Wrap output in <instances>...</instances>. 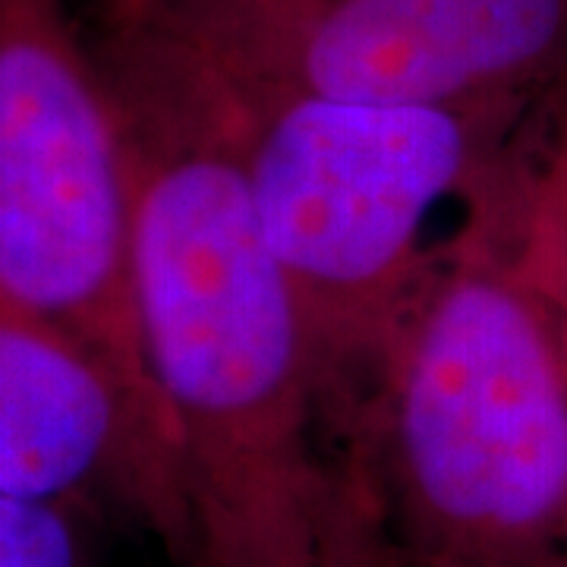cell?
I'll use <instances>...</instances> for the list:
<instances>
[{"instance_id":"10","label":"cell","mask_w":567,"mask_h":567,"mask_svg":"<svg viewBox=\"0 0 567 567\" xmlns=\"http://www.w3.org/2000/svg\"><path fill=\"white\" fill-rule=\"evenodd\" d=\"M539 171L567 205V99L555 104L548 117L546 136L539 145Z\"/></svg>"},{"instance_id":"2","label":"cell","mask_w":567,"mask_h":567,"mask_svg":"<svg viewBox=\"0 0 567 567\" xmlns=\"http://www.w3.org/2000/svg\"><path fill=\"white\" fill-rule=\"evenodd\" d=\"M322 429L331 486L385 567L565 561V365L495 196L466 208Z\"/></svg>"},{"instance_id":"7","label":"cell","mask_w":567,"mask_h":567,"mask_svg":"<svg viewBox=\"0 0 567 567\" xmlns=\"http://www.w3.org/2000/svg\"><path fill=\"white\" fill-rule=\"evenodd\" d=\"M507 256L546 309L567 379V205L539 171V152L498 203Z\"/></svg>"},{"instance_id":"9","label":"cell","mask_w":567,"mask_h":567,"mask_svg":"<svg viewBox=\"0 0 567 567\" xmlns=\"http://www.w3.org/2000/svg\"><path fill=\"white\" fill-rule=\"evenodd\" d=\"M324 567H385L363 527L338 505L324 514Z\"/></svg>"},{"instance_id":"11","label":"cell","mask_w":567,"mask_h":567,"mask_svg":"<svg viewBox=\"0 0 567 567\" xmlns=\"http://www.w3.org/2000/svg\"><path fill=\"white\" fill-rule=\"evenodd\" d=\"M558 567H567V558H565V561H561V565H558Z\"/></svg>"},{"instance_id":"5","label":"cell","mask_w":567,"mask_h":567,"mask_svg":"<svg viewBox=\"0 0 567 567\" xmlns=\"http://www.w3.org/2000/svg\"><path fill=\"white\" fill-rule=\"evenodd\" d=\"M221 76L353 104H551L567 0H117Z\"/></svg>"},{"instance_id":"1","label":"cell","mask_w":567,"mask_h":567,"mask_svg":"<svg viewBox=\"0 0 567 567\" xmlns=\"http://www.w3.org/2000/svg\"><path fill=\"white\" fill-rule=\"evenodd\" d=\"M133 171V284L199 567H324L328 454L303 316L199 61L85 0Z\"/></svg>"},{"instance_id":"6","label":"cell","mask_w":567,"mask_h":567,"mask_svg":"<svg viewBox=\"0 0 567 567\" xmlns=\"http://www.w3.org/2000/svg\"><path fill=\"white\" fill-rule=\"evenodd\" d=\"M0 492L111 507L199 567L171 447L102 365L0 297Z\"/></svg>"},{"instance_id":"8","label":"cell","mask_w":567,"mask_h":567,"mask_svg":"<svg viewBox=\"0 0 567 567\" xmlns=\"http://www.w3.org/2000/svg\"><path fill=\"white\" fill-rule=\"evenodd\" d=\"M80 507L0 492V567H95Z\"/></svg>"},{"instance_id":"3","label":"cell","mask_w":567,"mask_h":567,"mask_svg":"<svg viewBox=\"0 0 567 567\" xmlns=\"http://www.w3.org/2000/svg\"><path fill=\"white\" fill-rule=\"evenodd\" d=\"M196 61L230 130L256 227L303 316L324 420L435 265L432 212L498 189L539 148L558 102H328Z\"/></svg>"},{"instance_id":"4","label":"cell","mask_w":567,"mask_h":567,"mask_svg":"<svg viewBox=\"0 0 567 567\" xmlns=\"http://www.w3.org/2000/svg\"><path fill=\"white\" fill-rule=\"evenodd\" d=\"M0 297L80 344L174 454L136 309L130 148L80 0H0Z\"/></svg>"}]
</instances>
